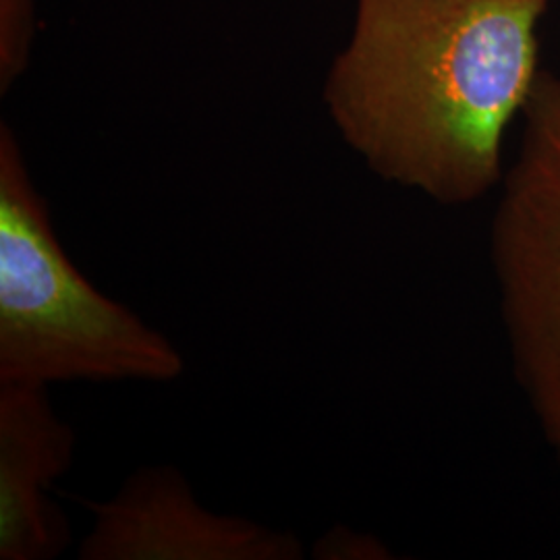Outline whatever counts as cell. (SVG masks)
Listing matches in <instances>:
<instances>
[{
    "label": "cell",
    "mask_w": 560,
    "mask_h": 560,
    "mask_svg": "<svg viewBox=\"0 0 560 560\" xmlns=\"http://www.w3.org/2000/svg\"><path fill=\"white\" fill-rule=\"evenodd\" d=\"M502 177L490 258L515 376L560 465V78L540 71Z\"/></svg>",
    "instance_id": "cell-3"
},
{
    "label": "cell",
    "mask_w": 560,
    "mask_h": 560,
    "mask_svg": "<svg viewBox=\"0 0 560 560\" xmlns=\"http://www.w3.org/2000/svg\"><path fill=\"white\" fill-rule=\"evenodd\" d=\"M548 0H355L324 80L342 141L386 183L442 206L504 177L502 141L529 101Z\"/></svg>",
    "instance_id": "cell-1"
},
{
    "label": "cell",
    "mask_w": 560,
    "mask_h": 560,
    "mask_svg": "<svg viewBox=\"0 0 560 560\" xmlns=\"http://www.w3.org/2000/svg\"><path fill=\"white\" fill-rule=\"evenodd\" d=\"M94 523L81 560H298L295 536L217 515L196 501L175 469H143L115 499L88 502Z\"/></svg>",
    "instance_id": "cell-4"
},
{
    "label": "cell",
    "mask_w": 560,
    "mask_h": 560,
    "mask_svg": "<svg viewBox=\"0 0 560 560\" xmlns=\"http://www.w3.org/2000/svg\"><path fill=\"white\" fill-rule=\"evenodd\" d=\"M316 559H390L388 550L372 536H360L347 527H335L314 548Z\"/></svg>",
    "instance_id": "cell-7"
},
{
    "label": "cell",
    "mask_w": 560,
    "mask_h": 560,
    "mask_svg": "<svg viewBox=\"0 0 560 560\" xmlns=\"http://www.w3.org/2000/svg\"><path fill=\"white\" fill-rule=\"evenodd\" d=\"M36 40V0H0V94L30 69Z\"/></svg>",
    "instance_id": "cell-6"
},
{
    "label": "cell",
    "mask_w": 560,
    "mask_h": 560,
    "mask_svg": "<svg viewBox=\"0 0 560 560\" xmlns=\"http://www.w3.org/2000/svg\"><path fill=\"white\" fill-rule=\"evenodd\" d=\"M179 349L69 260L20 140L0 122V384L171 382Z\"/></svg>",
    "instance_id": "cell-2"
},
{
    "label": "cell",
    "mask_w": 560,
    "mask_h": 560,
    "mask_svg": "<svg viewBox=\"0 0 560 560\" xmlns=\"http://www.w3.org/2000/svg\"><path fill=\"white\" fill-rule=\"evenodd\" d=\"M48 388L0 384V559H57L69 523L48 492L75 459V432Z\"/></svg>",
    "instance_id": "cell-5"
}]
</instances>
